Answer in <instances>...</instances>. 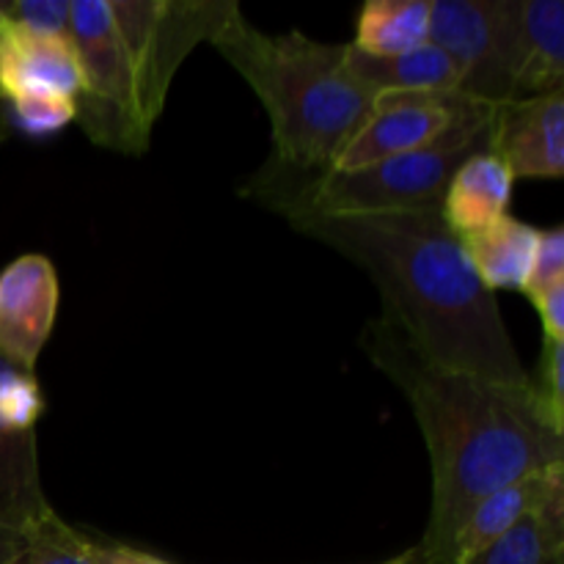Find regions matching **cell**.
<instances>
[{
	"label": "cell",
	"mask_w": 564,
	"mask_h": 564,
	"mask_svg": "<svg viewBox=\"0 0 564 564\" xmlns=\"http://www.w3.org/2000/svg\"><path fill=\"white\" fill-rule=\"evenodd\" d=\"M361 350L405 394L433 474L430 518L416 564H446L468 512L494 490L564 463V427L532 386H507L424 358L386 317L361 330Z\"/></svg>",
	"instance_id": "6da1fadb"
},
{
	"label": "cell",
	"mask_w": 564,
	"mask_h": 564,
	"mask_svg": "<svg viewBox=\"0 0 564 564\" xmlns=\"http://www.w3.org/2000/svg\"><path fill=\"white\" fill-rule=\"evenodd\" d=\"M286 224L334 248L378 286L383 314L433 364L507 386H529L501 317L466 246L441 207L378 215H295Z\"/></svg>",
	"instance_id": "7a4b0ae2"
},
{
	"label": "cell",
	"mask_w": 564,
	"mask_h": 564,
	"mask_svg": "<svg viewBox=\"0 0 564 564\" xmlns=\"http://www.w3.org/2000/svg\"><path fill=\"white\" fill-rule=\"evenodd\" d=\"M213 47L235 66L268 110L270 158L295 169L334 165L380 94L347 66V44L317 42L301 31L264 33L242 14L229 17Z\"/></svg>",
	"instance_id": "3957f363"
},
{
	"label": "cell",
	"mask_w": 564,
	"mask_h": 564,
	"mask_svg": "<svg viewBox=\"0 0 564 564\" xmlns=\"http://www.w3.org/2000/svg\"><path fill=\"white\" fill-rule=\"evenodd\" d=\"M496 108L463 105L449 127L427 147L361 169H295L268 158L248 176L240 193L259 207L281 215H378L441 207L457 165L490 149Z\"/></svg>",
	"instance_id": "277c9868"
},
{
	"label": "cell",
	"mask_w": 564,
	"mask_h": 564,
	"mask_svg": "<svg viewBox=\"0 0 564 564\" xmlns=\"http://www.w3.org/2000/svg\"><path fill=\"white\" fill-rule=\"evenodd\" d=\"M66 39L80 64L75 124H80L88 141L108 152L130 158L147 154L154 127L143 119L108 0H72Z\"/></svg>",
	"instance_id": "5b68a950"
},
{
	"label": "cell",
	"mask_w": 564,
	"mask_h": 564,
	"mask_svg": "<svg viewBox=\"0 0 564 564\" xmlns=\"http://www.w3.org/2000/svg\"><path fill=\"white\" fill-rule=\"evenodd\" d=\"M143 119L158 124L171 83L198 44H213L240 9L231 0H108Z\"/></svg>",
	"instance_id": "8992f818"
},
{
	"label": "cell",
	"mask_w": 564,
	"mask_h": 564,
	"mask_svg": "<svg viewBox=\"0 0 564 564\" xmlns=\"http://www.w3.org/2000/svg\"><path fill=\"white\" fill-rule=\"evenodd\" d=\"M430 42L455 64L463 99L485 108L516 102L518 0H433Z\"/></svg>",
	"instance_id": "52a82bcc"
},
{
	"label": "cell",
	"mask_w": 564,
	"mask_h": 564,
	"mask_svg": "<svg viewBox=\"0 0 564 564\" xmlns=\"http://www.w3.org/2000/svg\"><path fill=\"white\" fill-rule=\"evenodd\" d=\"M47 411L36 372L0 356V527L31 534L58 512L39 468V419Z\"/></svg>",
	"instance_id": "ba28073f"
},
{
	"label": "cell",
	"mask_w": 564,
	"mask_h": 564,
	"mask_svg": "<svg viewBox=\"0 0 564 564\" xmlns=\"http://www.w3.org/2000/svg\"><path fill=\"white\" fill-rule=\"evenodd\" d=\"M466 102L457 94H383L328 169H361L427 147Z\"/></svg>",
	"instance_id": "9c48e42d"
},
{
	"label": "cell",
	"mask_w": 564,
	"mask_h": 564,
	"mask_svg": "<svg viewBox=\"0 0 564 564\" xmlns=\"http://www.w3.org/2000/svg\"><path fill=\"white\" fill-rule=\"evenodd\" d=\"M61 306L58 273L44 253H25L0 270V356L36 372Z\"/></svg>",
	"instance_id": "30bf717a"
},
{
	"label": "cell",
	"mask_w": 564,
	"mask_h": 564,
	"mask_svg": "<svg viewBox=\"0 0 564 564\" xmlns=\"http://www.w3.org/2000/svg\"><path fill=\"white\" fill-rule=\"evenodd\" d=\"M490 152L505 160L512 180H560L564 174V91L496 108Z\"/></svg>",
	"instance_id": "8fae6325"
},
{
	"label": "cell",
	"mask_w": 564,
	"mask_h": 564,
	"mask_svg": "<svg viewBox=\"0 0 564 564\" xmlns=\"http://www.w3.org/2000/svg\"><path fill=\"white\" fill-rule=\"evenodd\" d=\"M554 501H564V463L540 468V471L527 474V477L494 490L460 523L452 538L446 564H457L466 556L477 554L485 545L510 532L518 521L554 505Z\"/></svg>",
	"instance_id": "7c38bea8"
},
{
	"label": "cell",
	"mask_w": 564,
	"mask_h": 564,
	"mask_svg": "<svg viewBox=\"0 0 564 564\" xmlns=\"http://www.w3.org/2000/svg\"><path fill=\"white\" fill-rule=\"evenodd\" d=\"M77 97L80 64L69 39H44L0 25V102L14 94Z\"/></svg>",
	"instance_id": "4fadbf2b"
},
{
	"label": "cell",
	"mask_w": 564,
	"mask_h": 564,
	"mask_svg": "<svg viewBox=\"0 0 564 564\" xmlns=\"http://www.w3.org/2000/svg\"><path fill=\"white\" fill-rule=\"evenodd\" d=\"M512 182L516 180L505 160L490 149L466 158L452 174L444 202H441V215H444L446 226L460 240L494 226L496 220L510 215L507 209H510Z\"/></svg>",
	"instance_id": "5bb4252c"
},
{
	"label": "cell",
	"mask_w": 564,
	"mask_h": 564,
	"mask_svg": "<svg viewBox=\"0 0 564 564\" xmlns=\"http://www.w3.org/2000/svg\"><path fill=\"white\" fill-rule=\"evenodd\" d=\"M564 91V3L518 0L516 99Z\"/></svg>",
	"instance_id": "9a60e30c"
},
{
	"label": "cell",
	"mask_w": 564,
	"mask_h": 564,
	"mask_svg": "<svg viewBox=\"0 0 564 564\" xmlns=\"http://www.w3.org/2000/svg\"><path fill=\"white\" fill-rule=\"evenodd\" d=\"M347 66L380 97L383 94H457V86H460L455 64L433 42L411 53L391 55V58H375L347 44Z\"/></svg>",
	"instance_id": "2e32d148"
},
{
	"label": "cell",
	"mask_w": 564,
	"mask_h": 564,
	"mask_svg": "<svg viewBox=\"0 0 564 564\" xmlns=\"http://www.w3.org/2000/svg\"><path fill=\"white\" fill-rule=\"evenodd\" d=\"M538 226L505 215L488 229L466 237L468 259L477 270L479 281L488 286L494 295L499 292H523L532 273L534 248H538Z\"/></svg>",
	"instance_id": "e0dca14e"
},
{
	"label": "cell",
	"mask_w": 564,
	"mask_h": 564,
	"mask_svg": "<svg viewBox=\"0 0 564 564\" xmlns=\"http://www.w3.org/2000/svg\"><path fill=\"white\" fill-rule=\"evenodd\" d=\"M433 0H372L361 6L352 47L375 58L411 53L430 42Z\"/></svg>",
	"instance_id": "ac0fdd59"
},
{
	"label": "cell",
	"mask_w": 564,
	"mask_h": 564,
	"mask_svg": "<svg viewBox=\"0 0 564 564\" xmlns=\"http://www.w3.org/2000/svg\"><path fill=\"white\" fill-rule=\"evenodd\" d=\"M457 564H564V501L532 512Z\"/></svg>",
	"instance_id": "d6986e66"
},
{
	"label": "cell",
	"mask_w": 564,
	"mask_h": 564,
	"mask_svg": "<svg viewBox=\"0 0 564 564\" xmlns=\"http://www.w3.org/2000/svg\"><path fill=\"white\" fill-rule=\"evenodd\" d=\"M9 130H20L31 138L55 135L75 121V99L61 94H14L3 99Z\"/></svg>",
	"instance_id": "ffe728a7"
},
{
	"label": "cell",
	"mask_w": 564,
	"mask_h": 564,
	"mask_svg": "<svg viewBox=\"0 0 564 564\" xmlns=\"http://www.w3.org/2000/svg\"><path fill=\"white\" fill-rule=\"evenodd\" d=\"M72 0H0V25L28 36L66 39Z\"/></svg>",
	"instance_id": "44dd1931"
},
{
	"label": "cell",
	"mask_w": 564,
	"mask_h": 564,
	"mask_svg": "<svg viewBox=\"0 0 564 564\" xmlns=\"http://www.w3.org/2000/svg\"><path fill=\"white\" fill-rule=\"evenodd\" d=\"M11 564H88L77 543V527L55 516L25 534L20 554Z\"/></svg>",
	"instance_id": "7402d4cb"
},
{
	"label": "cell",
	"mask_w": 564,
	"mask_h": 564,
	"mask_svg": "<svg viewBox=\"0 0 564 564\" xmlns=\"http://www.w3.org/2000/svg\"><path fill=\"white\" fill-rule=\"evenodd\" d=\"M529 386L549 416L564 427V341L543 339L538 369L529 372Z\"/></svg>",
	"instance_id": "603a6c76"
},
{
	"label": "cell",
	"mask_w": 564,
	"mask_h": 564,
	"mask_svg": "<svg viewBox=\"0 0 564 564\" xmlns=\"http://www.w3.org/2000/svg\"><path fill=\"white\" fill-rule=\"evenodd\" d=\"M556 284H564V226L540 229L532 273H529V284L523 295H534V292L551 290Z\"/></svg>",
	"instance_id": "cb8c5ba5"
},
{
	"label": "cell",
	"mask_w": 564,
	"mask_h": 564,
	"mask_svg": "<svg viewBox=\"0 0 564 564\" xmlns=\"http://www.w3.org/2000/svg\"><path fill=\"white\" fill-rule=\"evenodd\" d=\"M77 543H80L83 556L88 564H176L163 560V556H154L149 551L132 549V545L116 543V540L97 538V534H88L83 529H77Z\"/></svg>",
	"instance_id": "d4e9b609"
},
{
	"label": "cell",
	"mask_w": 564,
	"mask_h": 564,
	"mask_svg": "<svg viewBox=\"0 0 564 564\" xmlns=\"http://www.w3.org/2000/svg\"><path fill=\"white\" fill-rule=\"evenodd\" d=\"M543 325V339L564 341V284L527 295Z\"/></svg>",
	"instance_id": "484cf974"
},
{
	"label": "cell",
	"mask_w": 564,
	"mask_h": 564,
	"mask_svg": "<svg viewBox=\"0 0 564 564\" xmlns=\"http://www.w3.org/2000/svg\"><path fill=\"white\" fill-rule=\"evenodd\" d=\"M22 543H25V534L14 532L9 527H0V564H11L14 556L20 554Z\"/></svg>",
	"instance_id": "4316f807"
},
{
	"label": "cell",
	"mask_w": 564,
	"mask_h": 564,
	"mask_svg": "<svg viewBox=\"0 0 564 564\" xmlns=\"http://www.w3.org/2000/svg\"><path fill=\"white\" fill-rule=\"evenodd\" d=\"M375 564H416V549H408V551H402V554L391 556V560L375 562Z\"/></svg>",
	"instance_id": "83f0119b"
},
{
	"label": "cell",
	"mask_w": 564,
	"mask_h": 564,
	"mask_svg": "<svg viewBox=\"0 0 564 564\" xmlns=\"http://www.w3.org/2000/svg\"><path fill=\"white\" fill-rule=\"evenodd\" d=\"M11 130H9V121H6V110H3V102H0V147H3L6 141H9Z\"/></svg>",
	"instance_id": "f1b7e54d"
},
{
	"label": "cell",
	"mask_w": 564,
	"mask_h": 564,
	"mask_svg": "<svg viewBox=\"0 0 564 564\" xmlns=\"http://www.w3.org/2000/svg\"><path fill=\"white\" fill-rule=\"evenodd\" d=\"M364 564H375V562H364Z\"/></svg>",
	"instance_id": "f546056e"
}]
</instances>
